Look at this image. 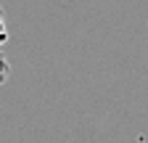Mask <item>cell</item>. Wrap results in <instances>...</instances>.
<instances>
[{"mask_svg": "<svg viewBox=\"0 0 148 143\" xmlns=\"http://www.w3.org/2000/svg\"><path fill=\"white\" fill-rule=\"evenodd\" d=\"M8 72H11V66H8L5 56H3V50H0V85H3V82L8 80Z\"/></svg>", "mask_w": 148, "mask_h": 143, "instance_id": "6da1fadb", "label": "cell"}]
</instances>
